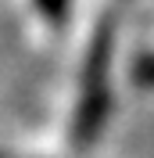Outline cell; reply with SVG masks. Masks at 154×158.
<instances>
[{
    "label": "cell",
    "instance_id": "obj_3",
    "mask_svg": "<svg viewBox=\"0 0 154 158\" xmlns=\"http://www.w3.org/2000/svg\"><path fill=\"white\" fill-rule=\"evenodd\" d=\"M125 79H129L136 90L154 94V22L144 29L140 47H136L133 54H129V61H125Z\"/></svg>",
    "mask_w": 154,
    "mask_h": 158
},
{
    "label": "cell",
    "instance_id": "obj_1",
    "mask_svg": "<svg viewBox=\"0 0 154 158\" xmlns=\"http://www.w3.org/2000/svg\"><path fill=\"white\" fill-rule=\"evenodd\" d=\"M129 0H79L65 29L58 101L50 108V133L58 155H83L97 140L107 115V72L115 54L122 11Z\"/></svg>",
    "mask_w": 154,
    "mask_h": 158
},
{
    "label": "cell",
    "instance_id": "obj_2",
    "mask_svg": "<svg viewBox=\"0 0 154 158\" xmlns=\"http://www.w3.org/2000/svg\"><path fill=\"white\" fill-rule=\"evenodd\" d=\"M79 0H14V15H18L22 36L32 47H50L65 36L68 22L75 15Z\"/></svg>",
    "mask_w": 154,
    "mask_h": 158
}]
</instances>
